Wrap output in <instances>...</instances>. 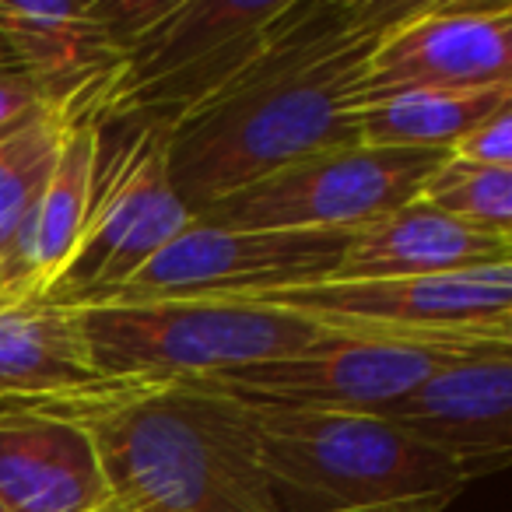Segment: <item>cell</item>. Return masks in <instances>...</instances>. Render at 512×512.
<instances>
[{
    "label": "cell",
    "instance_id": "obj_11",
    "mask_svg": "<svg viewBox=\"0 0 512 512\" xmlns=\"http://www.w3.org/2000/svg\"><path fill=\"white\" fill-rule=\"evenodd\" d=\"M453 355H463V351L418 348V344L383 341V337L323 330L316 341H309L292 355L221 372L204 383L239 400H249V404L379 414L393 400L411 393L421 379L432 376Z\"/></svg>",
    "mask_w": 512,
    "mask_h": 512
},
{
    "label": "cell",
    "instance_id": "obj_17",
    "mask_svg": "<svg viewBox=\"0 0 512 512\" xmlns=\"http://www.w3.org/2000/svg\"><path fill=\"white\" fill-rule=\"evenodd\" d=\"M71 309L0 313V400L36 407L102 386Z\"/></svg>",
    "mask_w": 512,
    "mask_h": 512
},
{
    "label": "cell",
    "instance_id": "obj_19",
    "mask_svg": "<svg viewBox=\"0 0 512 512\" xmlns=\"http://www.w3.org/2000/svg\"><path fill=\"white\" fill-rule=\"evenodd\" d=\"M512 106V88L407 92L358 109V144L407 151H449L463 134Z\"/></svg>",
    "mask_w": 512,
    "mask_h": 512
},
{
    "label": "cell",
    "instance_id": "obj_21",
    "mask_svg": "<svg viewBox=\"0 0 512 512\" xmlns=\"http://www.w3.org/2000/svg\"><path fill=\"white\" fill-rule=\"evenodd\" d=\"M446 155L467 165H484V169H512V106L477 123Z\"/></svg>",
    "mask_w": 512,
    "mask_h": 512
},
{
    "label": "cell",
    "instance_id": "obj_9",
    "mask_svg": "<svg viewBox=\"0 0 512 512\" xmlns=\"http://www.w3.org/2000/svg\"><path fill=\"white\" fill-rule=\"evenodd\" d=\"M351 232H260L193 218L144 271L88 306L176 299H256L330 281Z\"/></svg>",
    "mask_w": 512,
    "mask_h": 512
},
{
    "label": "cell",
    "instance_id": "obj_1",
    "mask_svg": "<svg viewBox=\"0 0 512 512\" xmlns=\"http://www.w3.org/2000/svg\"><path fill=\"white\" fill-rule=\"evenodd\" d=\"M404 8L292 0L239 78L172 130V183L190 214L285 165L358 144L365 64Z\"/></svg>",
    "mask_w": 512,
    "mask_h": 512
},
{
    "label": "cell",
    "instance_id": "obj_14",
    "mask_svg": "<svg viewBox=\"0 0 512 512\" xmlns=\"http://www.w3.org/2000/svg\"><path fill=\"white\" fill-rule=\"evenodd\" d=\"M0 43L57 109H95V99L123 60L95 0H0Z\"/></svg>",
    "mask_w": 512,
    "mask_h": 512
},
{
    "label": "cell",
    "instance_id": "obj_24",
    "mask_svg": "<svg viewBox=\"0 0 512 512\" xmlns=\"http://www.w3.org/2000/svg\"><path fill=\"white\" fill-rule=\"evenodd\" d=\"M365 512H432V509H365Z\"/></svg>",
    "mask_w": 512,
    "mask_h": 512
},
{
    "label": "cell",
    "instance_id": "obj_10",
    "mask_svg": "<svg viewBox=\"0 0 512 512\" xmlns=\"http://www.w3.org/2000/svg\"><path fill=\"white\" fill-rule=\"evenodd\" d=\"M512 88V4L407 0L362 74L358 109L407 92Z\"/></svg>",
    "mask_w": 512,
    "mask_h": 512
},
{
    "label": "cell",
    "instance_id": "obj_12",
    "mask_svg": "<svg viewBox=\"0 0 512 512\" xmlns=\"http://www.w3.org/2000/svg\"><path fill=\"white\" fill-rule=\"evenodd\" d=\"M379 418L467 463L477 477L505 470L512 456V344L446 358Z\"/></svg>",
    "mask_w": 512,
    "mask_h": 512
},
{
    "label": "cell",
    "instance_id": "obj_7",
    "mask_svg": "<svg viewBox=\"0 0 512 512\" xmlns=\"http://www.w3.org/2000/svg\"><path fill=\"white\" fill-rule=\"evenodd\" d=\"M246 302L285 309L334 334L383 337L418 348L467 351L512 344V260L432 278L320 281Z\"/></svg>",
    "mask_w": 512,
    "mask_h": 512
},
{
    "label": "cell",
    "instance_id": "obj_6",
    "mask_svg": "<svg viewBox=\"0 0 512 512\" xmlns=\"http://www.w3.org/2000/svg\"><path fill=\"white\" fill-rule=\"evenodd\" d=\"M288 4L292 0H172L99 92V120H151L176 130L264 50Z\"/></svg>",
    "mask_w": 512,
    "mask_h": 512
},
{
    "label": "cell",
    "instance_id": "obj_16",
    "mask_svg": "<svg viewBox=\"0 0 512 512\" xmlns=\"http://www.w3.org/2000/svg\"><path fill=\"white\" fill-rule=\"evenodd\" d=\"M102 120L92 106H74L67 134L53 158V169L39 193L36 218L25 242V306H43L78 249L92 200L95 162H99Z\"/></svg>",
    "mask_w": 512,
    "mask_h": 512
},
{
    "label": "cell",
    "instance_id": "obj_18",
    "mask_svg": "<svg viewBox=\"0 0 512 512\" xmlns=\"http://www.w3.org/2000/svg\"><path fill=\"white\" fill-rule=\"evenodd\" d=\"M71 109H50L0 141V313L25 306V242L39 193L71 123Z\"/></svg>",
    "mask_w": 512,
    "mask_h": 512
},
{
    "label": "cell",
    "instance_id": "obj_5",
    "mask_svg": "<svg viewBox=\"0 0 512 512\" xmlns=\"http://www.w3.org/2000/svg\"><path fill=\"white\" fill-rule=\"evenodd\" d=\"M169 123H102L92 200L71 264L43 306L78 309L127 285L193 221L169 169Z\"/></svg>",
    "mask_w": 512,
    "mask_h": 512
},
{
    "label": "cell",
    "instance_id": "obj_3",
    "mask_svg": "<svg viewBox=\"0 0 512 512\" xmlns=\"http://www.w3.org/2000/svg\"><path fill=\"white\" fill-rule=\"evenodd\" d=\"M242 404L281 512H446L481 481L467 463L421 446L379 414Z\"/></svg>",
    "mask_w": 512,
    "mask_h": 512
},
{
    "label": "cell",
    "instance_id": "obj_4",
    "mask_svg": "<svg viewBox=\"0 0 512 512\" xmlns=\"http://www.w3.org/2000/svg\"><path fill=\"white\" fill-rule=\"evenodd\" d=\"M71 313L106 383L211 379L292 355L323 334L295 313L239 299L78 306Z\"/></svg>",
    "mask_w": 512,
    "mask_h": 512
},
{
    "label": "cell",
    "instance_id": "obj_2",
    "mask_svg": "<svg viewBox=\"0 0 512 512\" xmlns=\"http://www.w3.org/2000/svg\"><path fill=\"white\" fill-rule=\"evenodd\" d=\"M36 407L88 432L113 512H281L246 404L204 379L102 383Z\"/></svg>",
    "mask_w": 512,
    "mask_h": 512
},
{
    "label": "cell",
    "instance_id": "obj_20",
    "mask_svg": "<svg viewBox=\"0 0 512 512\" xmlns=\"http://www.w3.org/2000/svg\"><path fill=\"white\" fill-rule=\"evenodd\" d=\"M418 200L470 228L512 239V169H484L446 155L421 183Z\"/></svg>",
    "mask_w": 512,
    "mask_h": 512
},
{
    "label": "cell",
    "instance_id": "obj_26",
    "mask_svg": "<svg viewBox=\"0 0 512 512\" xmlns=\"http://www.w3.org/2000/svg\"><path fill=\"white\" fill-rule=\"evenodd\" d=\"M0 512H4V509H0Z\"/></svg>",
    "mask_w": 512,
    "mask_h": 512
},
{
    "label": "cell",
    "instance_id": "obj_15",
    "mask_svg": "<svg viewBox=\"0 0 512 512\" xmlns=\"http://www.w3.org/2000/svg\"><path fill=\"white\" fill-rule=\"evenodd\" d=\"M512 260V239L470 228L414 197L386 218L351 232L330 281L432 278Z\"/></svg>",
    "mask_w": 512,
    "mask_h": 512
},
{
    "label": "cell",
    "instance_id": "obj_23",
    "mask_svg": "<svg viewBox=\"0 0 512 512\" xmlns=\"http://www.w3.org/2000/svg\"><path fill=\"white\" fill-rule=\"evenodd\" d=\"M11 67H18V64H15V57L8 53V46L0 43V71H11ZM18 71H22V67H18Z\"/></svg>",
    "mask_w": 512,
    "mask_h": 512
},
{
    "label": "cell",
    "instance_id": "obj_22",
    "mask_svg": "<svg viewBox=\"0 0 512 512\" xmlns=\"http://www.w3.org/2000/svg\"><path fill=\"white\" fill-rule=\"evenodd\" d=\"M50 99L43 95V88L29 78L25 71L11 67L0 71V141L11 134H18L22 127H29L32 120H39L43 113H50Z\"/></svg>",
    "mask_w": 512,
    "mask_h": 512
},
{
    "label": "cell",
    "instance_id": "obj_8",
    "mask_svg": "<svg viewBox=\"0 0 512 512\" xmlns=\"http://www.w3.org/2000/svg\"><path fill=\"white\" fill-rule=\"evenodd\" d=\"M442 158L446 151L351 144L285 165L193 218L260 232H358L411 204Z\"/></svg>",
    "mask_w": 512,
    "mask_h": 512
},
{
    "label": "cell",
    "instance_id": "obj_13",
    "mask_svg": "<svg viewBox=\"0 0 512 512\" xmlns=\"http://www.w3.org/2000/svg\"><path fill=\"white\" fill-rule=\"evenodd\" d=\"M109 484L88 432L50 407L0 411V509L102 512Z\"/></svg>",
    "mask_w": 512,
    "mask_h": 512
},
{
    "label": "cell",
    "instance_id": "obj_25",
    "mask_svg": "<svg viewBox=\"0 0 512 512\" xmlns=\"http://www.w3.org/2000/svg\"><path fill=\"white\" fill-rule=\"evenodd\" d=\"M102 512H113V509H109V505H106V509H102Z\"/></svg>",
    "mask_w": 512,
    "mask_h": 512
}]
</instances>
